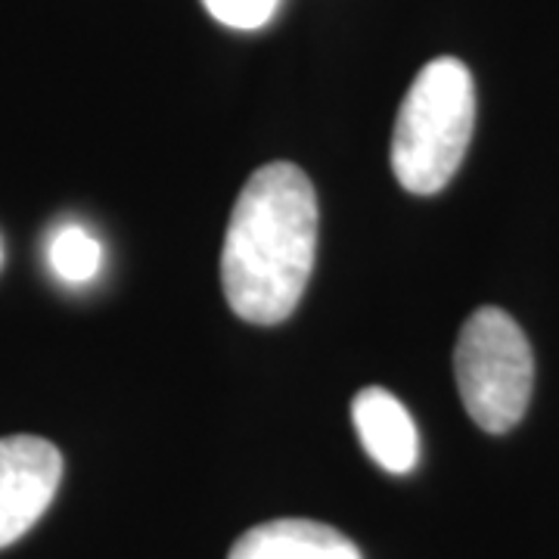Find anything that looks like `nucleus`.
<instances>
[{
    "mask_svg": "<svg viewBox=\"0 0 559 559\" xmlns=\"http://www.w3.org/2000/svg\"><path fill=\"white\" fill-rule=\"evenodd\" d=\"M205 10L227 28L255 32L274 20L280 0H202Z\"/></svg>",
    "mask_w": 559,
    "mask_h": 559,
    "instance_id": "obj_8",
    "label": "nucleus"
},
{
    "mask_svg": "<svg viewBox=\"0 0 559 559\" xmlns=\"http://www.w3.org/2000/svg\"><path fill=\"white\" fill-rule=\"evenodd\" d=\"M318 252V197L293 162H271L246 180L221 249V283L234 314L280 323L305 296Z\"/></svg>",
    "mask_w": 559,
    "mask_h": 559,
    "instance_id": "obj_1",
    "label": "nucleus"
},
{
    "mask_svg": "<svg viewBox=\"0 0 559 559\" xmlns=\"http://www.w3.org/2000/svg\"><path fill=\"white\" fill-rule=\"evenodd\" d=\"M62 481L57 444L35 436L0 439V550L44 516Z\"/></svg>",
    "mask_w": 559,
    "mask_h": 559,
    "instance_id": "obj_4",
    "label": "nucleus"
},
{
    "mask_svg": "<svg viewBox=\"0 0 559 559\" xmlns=\"http://www.w3.org/2000/svg\"><path fill=\"white\" fill-rule=\"evenodd\" d=\"M476 124V84L454 57L426 62L401 103L392 171L407 193L432 197L457 175Z\"/></svg>",
    "mask_w": 559,
    "mask_h": 559,
    "instance_id": "obj_2",
    "label": "nucleus"
},
{
    "mask_svg": "<svg viewBox=\"0 0 559 559\" xmlns=\"http://www.w3.org/2000/svg\"><path fill=\"white\" fill-rule=\"evenodd\" d=\"M454 373L466 414L485 432H510L532 399V345L507 311L479 308L460 330Z\"/></svg>",
    "mask_w": 559,
    "mask_h": 559,
    "instance_id": "obj_3",
    "label": "nucleus"
},
{
    "mask_svg": "<svg viewBox=\"0 0 559 559\" xmlns=\"http://www.w3.org/2000/svg\"><path fill=\"white\" fill-rule=\"evenodd\" d=\"M352 419L364 451L389 473H411L419 457V436L414 417L392 392L364 389L355 395Z\"/></svg>",
    "mask_w": 559,
    "mask_h": 559,
    "instance_id": "obj_5",
    "label": "nucleus"
},
{
    "mask_svg": "<svg viewBox=\"0 0 559 559\" xmlns=\"http://www.w3.org/2000/svg\"><path fill=\"white\" fill-rule=\"evenodd\" d=\"M50 267L57 271V277L66 283H87V280L97 277L103 264V249L100 242L94 240L91 230H84L79 224H69L60 227L50 240Z\"/></svg>",
    "mask_w": 559,
    "mask_h": 559,
    "instance_id": "obj_7",
    "label": "nucleus"
},
{
    "mask_svg": "<svg viewBox=\"0 0 559 559\" xmlns=\"http://www.w3.org/2000/svg\"><path fill=\"white\" fill-rule=\"evenodd\" d=\"M227 559H360V550L323 522L274 520L249 528Z\"/></svg>",
    "mask_w": 559,
    "mask_h": 559,
    "instance_id": "obj_6",
    "label": "nucleus"
}]
</instances>
